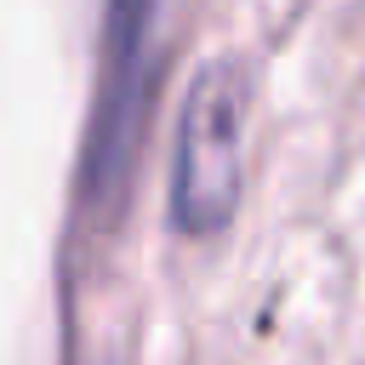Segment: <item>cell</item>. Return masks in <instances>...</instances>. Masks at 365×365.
<instances>
[{
  "label": "cell",
  "instance_id": "1",
  "mask_svg": "<svg viewBox=\"0 0 365 365\" xmlns=\"http://www.w3.org/2000/svg\"><path fill=\"white\" fill-rule=\"evenodd\" d=\"M154 23H160V0H103L97 97H91L86 165H80V200L91 222H114L125 200V177L143 143V114H148Z\"/></svg>",
  "mask_w": 365,
  "mask_h": 365
},
{
  "label": "cell",
  "instance_id": "2",
  "mask_svg": "<svg viewBox=\"0 0 365 365\" xmlns=\"http://www.w3.org/2000/svg\"><path fill=\"white\" fill-rule=\"evenodd\" d=\"M240 131H245V80L234 63H205L182 103L177 171H171V222L194 240L217 234L240 205Z\"/></svg>",
  "mask_w": 365,
  "mask_h": 365
}]
</instances>
